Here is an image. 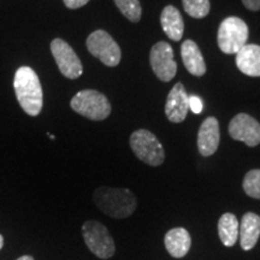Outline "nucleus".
<instances>
[{
  "mask_svg": "<svg viewBox=\"0 0 260 260\" xmlns=\"http://www.w3.org/2000/svg\"><path fill=\"white\" fill-rule=\"evenodd\" d=\"M93 200L103 213L116 219L128 218L138 206L134 193L126 188L99 187L94 190Z\"/></svg>",
  "mask_w": 260,
  "mask_h": 260,
  "instance_id": "f257e3e1",
  "label": "nucleus"
},
{
  "mask_svg": "<svg viewBox=\"0 0 260 260\" xmlns=\"http://www.w3.org/2000/svg\"><path fill=\"white\" fill-rule=\"evenodd\" d=\"M14 88L23 111L31 117L38 116L44 105V94L38 74L30 67H21L15 74Z\"/></svg>",
  "mask_w": 260,
  "mask_h": 260,
  "instance_id": "f03ea898",
  "label": "nucleus"
},
{
  "mask_svg": "<svg viewBox=\"0 0 260 260\" xmlns=\"http://www.w3.org/2000/svg\"><path fill=\"white\" fill-rule=\"evenodd\" d=\"M71 109L90 121H104L111 113V104L103 93L94 89L80 90L70 102Z\"/></svg>",
  "mask_w": 260,
  "mask_h": 260,
  "instance_id": "7ed1b4c3",
  "label": "nucleus"
},
{
  "mask_svg": "<svg viewBox=\"0 0 260 260\" xmlns=\"http://www.w3.org/2000/svg\"><path fill=\"white\" fill-rule=\"evenodd\" d=\"M130 147L145 164L159 167L165 160V151L153 133L146 129L136 130L130 136Z\"/></svg>",
  "mask_w": 260,
  "mask_h": 260,
  "instance_id": "20e7f679",
  "label": "nucleus"
},
{
  "mask_svg": "<svg viewBox=\"0 0 260 260\" xmlns=\"http://www.w3.org/2000/svg\"><path fill=\"white\" fill-rule=\"evenodd\" d=\"M82 236L84 243L94 255L100 259H110L116 252L109 229L96 220H86L82 225Z\"/></svg>",
  "mask_w": 260,
  "mask_h": 260,
  "instance_id": "39448f33",
  "label": "nucleus"
},
{
  "mask_svg": "<svg viewBox=\"0 0 260 260\" xmlns=\"http://www.w3.org/2000/svg\"><path fill=\"white\" fill-rule=\"evenodd\" d=\"M248 27L241 18L228 17L220 23L217 41L220 51L225 54H236L247 44Z\"/></svg>",
  "mask_w": 260,
  "mask_h": 260,
  "instance_id": "423d86ee",
  "label": "nucleus"
},
{
  "mask_svg": "<svg viewBox=\"0 0 260 260\" xmlns=\"http://www.w3.org/2000/svg\"><path fill=\"white\" fill-rule=\"evenodd\" d=\"M87 48L93 57H95L106 67H117L121 61L122 52L118 44L105 30L93 31L87 38Z\"/></svg>",
  "mask_w": 260,
  "mask_h": 260,
  "instance_id": "0eeeda50",
  "label": "nucleus"
},
{
  "mask_svg": "<svg viewBox=\"0 0 260 260\" xmlns=\"http://www.w3.org/2000/svg\"><path fill=\"white\" fill-rule=\"evenodd\" d=\"M51 52L63 76L70 80H76L82 75V63L74 48L67 41L59 38L52 40Z\"/></svg>",
  "mask_w": 260,
  "mask_h": 260,
  "instance_id": "6e6552de",
  "label": "nucleus"
},
{
  "mask_svg": "<svg viewBox=\"0 0 260 260\" xmlns=\"http://www.w3.org/2000/svg\"><path fill=\"white\" fill-rule=\"evenodd\" d=\"M149 63L155 76L162 82H169L176 75L177 64L174 59V50L168 42L159 41L153 45L149 54Z\"/></svg>",
  "mask_w": 260,
  "mask_h": 260,
  "instance_id": "1a4fd4ad",
  "label": "nucleus"
},
{
  "mask_svg": "<svg viewBox=\"0 0 260 260\" xmlns=\"http://www.w3.org/2000/svg\"><path fill=\"white\" fill-rule=\"evenodd\" d=\"M229 134L236 141L255 147L260 144V123L247 113H239L229 123Z\"/></svg>",
  "mask_w": 260,
  "mask_h": 260,
  "instance_id": "9d476101",
  "label": "nucleus"
},
{
  "mask_svg": "<svg viewBox=\"0 0 260 260\" xmlns=\"http://www.w3.org/2000/svg\"><path fill=\"white\" fill-rule=\"evenodd\" d=\"M186 88L181 82H177L172 87L165 103V115L172 123H181L186 119L189 111V102Z\"/></svg>",
  "mask_w": 260,
  "mask_h": 260,
  "instance_id": "9b49d317",
  "label": "nucleus"
},
{
  "mask_svg": "<svg viewBox=\"0 0 260 260\" xmlns=\"http://www.w3.org/2000/svg\"><path fill=\"white\" fill-rule=\"evenodd\" d=\"M220 141L219 123L214 117H207L198 133V149L204 157L216 153Z\"/></svg>",
  "mask_w": 260,
  "mask_h": 260,
  "instance_id": "f8f14e48",
  "label": "nucleus"
},
{
  "mask_svg": "<svg viewBox=\"0 0 260 260\" xmlns=\"http://www.w3.org/2000/svg\"><path fill=\"white\" fill-rule=\"evenodd\" d=\"M260 236V217L256 213L243 214L239 226L240 245L243 251H251L256 245Z\"/></svg>",
  "mask_w": 260,
  "mask_h": 260,
  "instance_id": "ddd939ff",
  "label": "nucleus"
},
{
  "mask_svg": "<svg viewBox=\"0 0 260 260\" xmlns=\"http://www.w3.org/2000/svg\"><path fill=\"white\" fill-rule=\"evenodd\" d=\"M236 65L242 74L251 77H260V46L245 45L236 53Z\"/></svg>",
  "mask_w": 260,
  "mask_h": 260,
  "instance_id": "4468645a",
  "label": "nucleus"
},
{
  "mask_svg": "<svg viewBox=\"0 0 260 260\" xmlns=\"http://www.w3.org/2000/svg\"><path fill=\"white\" fill-rule=\"evenodd\" d=\"M164 243L169 254L176 259L186 256L191 246V237L184 228H174L164 237Z\"/></svg>",
  "mask_w": 260,
  "mask_h": 260,
  "instance_id": "2eb2a0df",
  "label": "nucleus"
},
{
  "mask_svg": "<svg viewBox=\"0 0 260 260\" xmlns=\"http://www.w3.org/2000/svg\"><path fill=\"white\" fill-rule=\"evenodd\" d=\"M181 56L188 73L194 76H203L206 73L203 53L199 46L193 40H186L181 46Z\"/></svg>",
  "mask_w": 260,
  "mask_h": 260,
  "instance_id": "dca6fc26",
  "label": "nucleus"
},
{
  "mask_svg": "<svg viewBox=\"0 0 260 260\" xmlns=\"http://www.w3.org/2000/svg\"><path fill=\"white\" fill-rule=\"evenodd\" d=\"M160 24L162 30L171 40L180 41L183 37L184 22L180 11L175 6L168 5L162 9L160 15Z\"/></svg>",
  "mask_w": 260,
  "mask_h": 260,
  "instance_id": "f3484780",
  "label": "nucleus"
},
{
  "mask_svg": "<svg viewBox=\"0 0 260 260\" xmlns=\"http://www.w3.org/2000/svg\"><path fill=\"white\" fill-rule=\"evenodd\" d=\"M240 222L233 213H224L218 220V235L224 246L233 247L239 240Z\"/></svg>",
  "mask_w": 260,
  "mask_h": 260,
  "instance_id": "a211bd4d",
  "label": "nucleus"
},
{
  "mask_svg": "<svg viewBox=\"0 0 260 260\" xmlns=\"http://www.w3.org/2000/svg\"><path fill=\"white\" fill-rule=\"evenodd\" d=\"M115 4L122 15L129 19L130 22L138 23L141 19L142 8L140 0H115Z\"/></svg>",
  "mask_w": 260,
  "mask_h": 260,
  "instance_id": "6ab92c4d",
  "label": "nucleus"
},
{
  "mask_svg": "<svg viewBox=\"0 0 260 260\" xmlns=\"http://www.w3.org/2000/svg\"><path fill=\"white\" fill-rule=\"evenodd\" d=\"M184 11L193 18H204L210 14V0H182Z\"/></svg>",
  "mask_w": 260,
  "mask_h": 260,
  "instance_id": "aec40b11",
  "label": "nucleus"
},
{
  "mask_svg": "<svg viewBox=\"0 0 260 260\" xmlns=\"http://www.w3.org/2000/svg\"><path fill=\"white\" fill-rule=\"evenodd\" d=\"M242 187L248 197L253 199H260V169L247 172L243 178Z\"/></svg>",
  "mask_w": 260,
  "mask_h": 260,
  "instance_id": "412c9836",
  "label": "nucleus"
},
{
  "mask_svg": "<svg viewBox=\"0 0 260 260\" xmlns=\"http://www.w3.org/2000/svg\"><path fill=\"white\" fill-rule=\"evenodd\" d=\"M188 102H189V110H191V112L197 113V115L201 113L204 109V103L201 98L198 95H190L188 98Z\"/></svg>",
  "mask_w": 260,
  "mask_h": 260,
  "instance_id": "4be33fe9",
  "label": "nucleus"
},
{
  "mask_svg": "<svg viewBox=\"0 0 260 260\" xmlns=\"http://www.w3.org/2000/svg\"><path fill=\"white\" fill-rule=\"evenodd\" d=\"M68 9H80L89 3V0H63Z\"/></svg>",
  "mask_w": 260,
  "mask_h": 260,
  "instance_id": "5701e85b",
  "label": "nucleus"
},
{
  "mask_svg": "<svg viewBox=\"0 0 260 260\" xmlns=\"http://www.w3.org/2000/svg\"><path fill=\"white\" fill-rule=\"evenodd\" d=\"M242 4L246 6V9L251 11H259L260 10V0H241Z\"/></svg>",
  "mask_w": 260,
  "mask_h": 260,
  "instance_id": "b1692460",
  "label": "nucleus"
},
{
  "mask_svg": "<svg viewBox=\"0 0 260 260\" xmlns=\"http://www.w3.org/2000/svg\"><path fill=\"white\" fill-rule=\"evenodd\" d=\"M16 260H34V258H32L31 255H22V256H19V258L16 259Z\"/></svg>",
  "mask_w": 260,
  "mask_h": 260,
  "instance_id": "393cba45",
  "label": "nucleus"
},
{
  "mask_svg": "<svg viewBox=\"0 0 260 260\" xmlns=\"http://www.w3.org/2000/svg\"><path fill=\"white\" fill-rule=\"evenodd\" d=\"M3 247H4V236L0 234V249H2Z\"/></svg>",
  "mask_w": 260,
  "mask_h": 260,
  "instance_id": "a878e982",
  "label": "nucleus"
}]
</instances>
